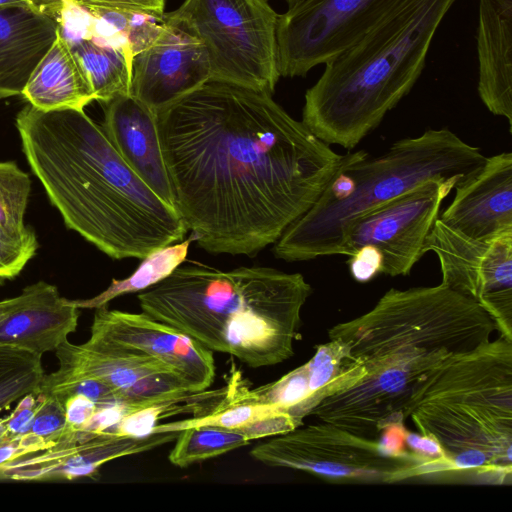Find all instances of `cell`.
Here are the masks:
<instances>
[{
	"label": "cell",
	"instance_id": "6da1fadb",
	"mask_svg": "<svg viewBox=\"0 0 512 512\" xmlns=\"http://www.w3.org/2000/svg\"><path fill=\"white\" fill-rule=\"evenodd\" d=\"M175 207L210 253L254 256L344 160L272 95L210 80L157 114Z\"/></svg>",
	"mask_w": 512,
	"mask_h": 512
},
{
	"label": "cell",
	"instance_id": "7a4b0ae2",
	"mask_svg": "<svg viewBox=\"0 0 512 512\" xmlns=\"http://www.w3.org/2000/svg\"><path fill=\"white\" fill-rule=\"evenodd\" d=\"M495 330L478 303L441 283L391 288L368 312L328 330L366 374L310 416L378 440L388 427L404 425L410 395L429 371L488 342Z\"/></svg>",
	"mask_w": 512,
	"mask_h": 512
},
{
	"label": "cell",
	"instance_id": "3957f363",
	"mask_svg": "<svg viewBox=\"0 0 512 512\" xmlns=\"http://www.w3.org/2000/svg\"><path fill=\"white\" fill-rule=\"evenodd\" d=\"M22 150L65 225L114 259H142L188 227L122 159L84 110L16 115Z\"/></svg>",
	"mask_w": 512,
	"mask_h": 512
},
{
	"label": "cell",
	"instance_id": "277c9868",
	"mask_svg": "<svg viewBox=\"0 0 512 512\" xmlns=\"http://www.w3.org/2000/svg\"><path fill=\"white\" fill-rule=\"evenodd\" d=\"M311 294L300 273L260 266L222 271L192 262L137 298L143 313L206 349L261 368L294 355Z\"/></svg>",
	"mask_w": 512,
	"mask_h": 512
},
{
	"label": "cell",
	"instance_id": "5b68a950",
	"mask_svg": "<svg viewBox=\"0 0 512 512\" xmlns=\"http://www.w3.org/2000/svg\"><path fill=\"white\" fill-rule=\"evenodd\" d=\"M457 0H406L325 64L305 93L302 122L328 145L354 149L413 88Z\"/></svg>",
	"mask_w": 512,
	"mask_h": 512
},
{
	"label": "cell",
	"instance_id": "8992f818",
	"mask_svg": "<svg viewBox=\"0 0 512 512\" xmlns=\"http://www.w3.org/2000/svg\"><path fill=\"white\" fill-rule=\"evenodd\" d=\"M452 471L512 473V342L499 336L429 371L404 410Z\"/></svg>",
	"mask_w": 512,
	"mask_h": 512
},
{
	"label": "cell",
	"instance_id": "52a82bcc",
	"mask_svg": "<svg viewBox=\"0 0 512 512\" xmlns=\"http://www.w3.org/2000/svg\"><path fill=\"white\" fill-rule=\"evenodd\" d=\"M486 158L448 128L397 140L376 157L348 152L315 203L275 242L274 255L289 262L341 255L355 219L427 181L460 182Z\"/></svg>",
	"mask_w": 512,
	"mask_h": 512
},
{
	"label": "cell",
	"instance_id": "ba28073f",
	"mask_svg": "<svg viewBox=\"0 0 512 512\" xmlns=\"http://www.w3.org/2000/svg\"><path fill=\"white\" fill-rule=\"evenodd\" d=\"M278 16L268 0H184L164 19L204 45L211 80L272 95L281 77Z\"/></svg>",
	"mask_w": 512,
	"mask_h": 512
},
{
	"label": "cell",
	"instance_id": "9c48e42d",
	"mask_svg": "<svg viewBox=\"0 0 512 512\" xmlns=\"http://www.w3.org/2000/svg\"><path fill=\"white\" fill-rule=\"evenodd\" d=\"M250 455L267 466L299 470L333 484H387L434 472L418 456H394L379 440L322 421L272 436Z\"/></svg>",
	"mask_w": 512,
	"mask_h": 512
},
{
	"label": "cell",
	"instance_id": "30bf717a",
	"mask_svg": "<svg viewBox=\"0 0 512 512\" xmlns=\"http://www.w3.org/2000/svg\"><path fill=\"white\" fill-rule=\"evenodd\" d=\"M406 0H304L279 14L280 76L305 77L358 43Z\"/></svg>",
	"mask_w": 512,
	"mask_h": 512
},
{
	"label": "cell",
	"instance_id": "8fae6325",
	"mask_svg": "<svg viewBox=\"0 0 512 512\" xmlns=\"http://www.w3.org/2000/svg\"><path fill=\"white\" fill-rule=\"evenodd\" d=\"M428 251L439 260L441 284L478 303L512 342V233L478 240L437 218L425 240Z\"/></svg>",
	"mask_w": 512,
	"mask_h": 512
},
{
	"label": "cell",
	"instance_id": "7c38bea8",
	"mask_svg": "<svg viewBox=\"0 0 512 512\" xmlns=\"http://www.w3.org/2000/svg\"><path fill=\"white\" fill-rule=\"evenodd\" d=\"M458 180H430L351 222L344 233L341 255L350 256L364 245L383 257L382 273L407 276L425 254L424 244L441 204Z\"/></svg>",
	"mask_w": 512,
	"mask_h": 512
},
{
	"label": "cell",
	"instance_id": "4fadbf2b",
	"mask_svg": "<svg viewBox=\"0 0 512 512\" xmlns=\"http://www.w3.org/2000/svg\"><path fill=\"white\" fill-rule=\"evenodd\" d=\"M59 369L44 375L48 382L95 379L110 387L120 401L143 405L166 396L191 392L165 363L144 353L89 338L75 345L66 340L56 350Z\"/></svg>",
	"mask_w": 512,
	"mask_h": 512
},
{
	"label": "cell",
	"instance_id": "5bb4252c",
	"mask_svg": "<svg viewBox=\"0 0 512 512\" xmlns=\"http://www.w3.org/2000/svg\"><path fill=\"white\" fill-rule=\"evenodd\" d=\"M91 338L147 354L167 364L189 391H204L215 378L212 351L147 314L96 308Z\"/></svg>",
	"mask_w": 512,
	"mask_h": 512
},
{
	"label": "cell",
	"instance_id": "9a60e30c",
	"mask_svg": "<svg viewBox=\"0 0 512 512\" xmlns=\"http://www.w3.org/2000/svg\"><path fill=\"white\" fill-rule=\"evenodd\" d=\"M210 80L204 45L164 19L153 43L133 57L130 94L158 114Z\"/></svg>",
	"mask_w": 512,
	"mask_h": 512
},
{
	"label": "cell",
	"instance_id": "2e32d148",
	"mask_svg": "<svg viewBox=\"0 0 512 512\" xmlns=\"http://www.w3.org/2000/svg\"><path fill=\"white\" fill-rule=\"evenodd\" d=\"M179 432L154 433L143 437L111 432H79L70 440L0 466L1 480H72L92 476L108 461L141 453L176 439Z\"/></svg>",
	"mask_w": 512,
	"mask_h": 512
},
{
	"label": "cell",
	"instance_id": "e0dca14e",
	"mask_svg": "<svg viewBox=\"0 0 512 512\" xmlns=\"http://www.w3.org/2000/svg\"><path fill=\"white\" fill-rule=\"evenodd\" d=\"M451 203L439 219L478 240L512 233V153L487 157L484 164L454 187Z\"/></svg>",
	"mask_w": 512,
	"mask_h": 512
},
{
	"label": "cell",
	"instance_id": "ac0fdd59",
	"mask_svg": "<svg viewBox=\"0 0 512 512\" xmlns=\"http://www.w3.org/2000/svg\"><path fill=\"white\" fill-rule=\"evenodd\" d=\"M79 308L52 284L28 285L18 296L0 301V347L39 356L55 351L76 330Z\"/></svg>",
	"mask_w": 512,
	"mask_h": 512
},
{
	"label": "cell",
	"instance_id": "d6986e66",
	"mask_svg": "<svg viewBox=\"0 0 512 512\" xmlns=\"http://www.w3.org/2000/svg\"><path fill=\"white\" fill-rule=\"evenodd\" d=\"M102 128L126 164L161 199L175 206L157 114L131 94L121 95L105 103Z\"/></svg>",
	"mask_w": 512,
	"mask_h": 512
},
{
	"label": "cell",
	"instance_id": "ffe728a7",
	"mask_svg": "<svg viewBox=\"0 0 512 512\" xmlns=\"http://www.w3.org/2000/svg\"><path fill=\"white\" fill-rule=\"evenodd\" d=\"M479 97L512 131V0H479L476 32Z\"/></svg>",
	"mask_w": 512,
	"mask_h": 512
},
{
	"label": "cell",
	"instance_id": "44dd1931",
	"mask_svg": "<svg viewBox=\"0 0 512 512\" xmlns=\"http://www.w3.org/2000/svg\"><path fill=\"white\" fill-rule=\"evenodd\" d=\"M75 39L98 36L122 46L129 57L146 49L164 26L166 0H72Z\"/></svg>",
	"mask_w": 512,
	"mask_h": 512
},
{
	"label": "cell",
	"instance_id": "7402d4cb",
	"mask_svg": "<svg viewBox=\"0 0 512 512\" xmlns=\"http://www.w3.org/2000/svg\"><path fill=\"white\" fill-rule=\"evenodd\" d=\"M59 24L24 7H0V97L21 95L56 38Z\"/></svg>",
	"mask_w": 512,
	"mask_h": 512
},
{
	"label": "cell",
	"instance_id": "603a6c76",
	"mask_svg": "<svg viewBox=\"0 0 512 512\" xmlns=\"http://www.w3.org/2000/svg\"><path fill=\"white\" fill-rule=\"evenodd\" d=\"M21 95L28 104L44 112L84 110L96 100L82 64L60 29Z\"/></svg>",
	"mask_w": 512,
	"mask_h": 512
},
{
	"label": "cell",
	"instance_id": "cb8c5ba5",
	"mask_svg": "<svg viewBox=\"0 0 512 512\" xmlns=\"http://www.w3.org/2000/svg\"><path fill=\"white\" fill-rule=\"evenodd\" d=\"M217 426L238 431L250 441L272 437L297 428L289 414L276 406L241 399L231 383L228 398L212 412L170 423L157 424L154 433L180 432L194 426Z\"/></svg>",
	"mask_w": 512,
	"mask_h": 512
},
{
	"label": "cell",
	"instance_id": "d4e9b609",
	"mask_svg": "<svg viewBox=\"0 0 512 512\" xmlns=\"http://www.w3.org/2000/svg\"><path fill=\"white\" fill-rule=\"evenodd\" d=\"M68 42L83 66L97 101L105 104L130 94L132 60L122 46L98 36Z\"/></svg>",
	"mask_w": 512,
	"mask_h": 512
},
{
	"label": "cell",
	"instance_id": "484cf974",
	"mask_svg": "<svg viewBox=\"0 0 512 512\" xmlns=\"http://www.w3.org/2000/svg\"><path fill=\"white\" fill-rule=\"evenodd\" d=\"M305 364L310 391L317 405L353 387L366 374L365 368L336 339L316 345L314 355Z\"/></svg>",
	"mask_w": 512,
	"mask_h": 512
},
{
	"label": "cell",
	"instance_id": "4316f807",
	"mask_svg": "<svg viewBox=\"0 0 512 512\" xmlns=\"http://www.w3.org/2000/svg\"><path fill=\"white\" fill-rule=\"evenodd\" d=\"M194 235L187 240L156 249L142 258L137 269L127 278L113 279L111 285L98 296L86 301H76L79 307L107 305L112 299L129 293L144 291L167 278L185 260Z\"/></svg>",
	"mask_w": 512,
	"mask_h": 512
},
{
	"label": "cell",
	"instance_id": "83f0119b",
	"mask_svg": "<svg viewBox=\"0 0 512 512\" xmlns=\"http://www.w3.org/2000/svg\"><path fill=\"white\" fill-rule=\"evenodd\" d=\"M235 392L243 400L269 404L286 412L294 420L297 427L310 416L317 406L308 380L306 364L288 372L277 381L248 389L245 385L235 381Z\"/></svg>",
	"mask_w": 512,
	"mask_h": 512
},
{
	"label": "cell",
	"instance_id": "f1b7e54d",
	"mask_svg": "<svg viewBox=\"0 0 512 512\" xmlns=\"http://www.w3.org/2000/svg\"><path fill=\"white\" fill-rule=\"evenodd\" d=\"M250 440L242 433L217 427L194 426L179 432L169 453V461L177 467H187L247 445Z\"/></svg>",
	"mask_w": 512,
	"mask_h": 512
},
{
	"label": "cell",
	"instance_id": "f546056e",
	"mask_svg": "<svg viewBox=\"0 0 512 512\" xmlns=\"http://www.w3.org/2000/svg\"><path fill=\"white\" fill-rule=\"evenodd\" d=\"M41 357L0 347V413L40 389L44 378Z\"/></svg>",
	"mask_w": 512,
	"mask_h": 512
},
{
	"label": "cell",
	"instance_id": "4dcf8cb0",
	"mask_svg": "<svg viewBox=\"0 0 512 512\" xmlns=\"http://www.w3.org/2000/svg\"><path fill=\"white\" fill-rule=\"evenodd\" d=\"M30 191L27 173L15 162H0V228L18 232L27 227L24 215Z\"/></svg>",
	"mask_w": 512,
	"mask_h": 512
},
{
	"label": "cell",
	"instance_id": "1f68e13d",
	"mask_svg": "<svg viewBox=\"0 0 512 512\" xmlns=\"http://www.w3.org/2000/svg\"><path fill=\"white\" fill-rule=\"evenodd\" d=\"M37 249L38 241L30 227L18 232L0 228V281L17 276Z\"/></svg>",
	"mask_w": 512,
	"mask_h": 512
},
{
	"label": "cell",
	"instance_id": "d6a6232c",
	"mask_svg": "<svg viewBox=\"0 0 512 512\" xmlns=\"http://www.w3.org/2000/svg\"><path fill=\"white\" fill-rule=\"evenodd\" d=\"M40 402L29 432L44 441L48 448L55 445L65 427L62 404L53 395L39 389Z\"/></svg>",
	"mask_w": 512,
	"mask_h": 512
},
{
	"label": "cell",
	"instance_id": "836d02e7",
	"mask_svg": "<svg viewBox=\"0 0 512 512\" xmlns=\"http://www.w3.org/2000/svg\"><path fill=\"white\" fill-rule=\"evenodd\" d=\"M348 261L351 276L357 282L371 281L382 273L383 257L372 245H364L354 251Z\"/></svg>",
	"mask_w": 512,
	"mask_h": 512
},
{
	"label": "cell",
	"instance_id": "e575fe53",
	"mask_svg": "<svg viewBox=\"0 0 512 512\" xmlns=\"http://www.w3.org/2000/svg\"><path fill=\"white\" fill-rule=\"evenodd\" d=\"M30 9L57 23L66 4L72 0H25Z\"/></svg>",
	"mask_w": 512,
	"mask_h": 512
},
{
	"label": "cell",
	"instance_id": "d590c367",
	"mask_svg": "<svg viewBox=\"0 0 512 512\" xmlns=\"http://www.w3.org/2000/svg\"><path fill=\"white\" fill-rule=\"evenodd\" d=\"M10 6L24 7V8L30 9V7L28 6V4L26 3L25 0H0V7H10Z\"/></svg>",
	"mask_w": 512,
	"mask_h": 512
},
{
	"label": "cell",
	"instance_id": "8d00e7d4",
	"mask_svg": "<svg viewBox=\"0 0 512 512\" xmlns=\"http://www.w3.org/2000/svg\"><path fill=\"white\" fill-rule=\"evenodd\" d=\"M269 1V0H268ZM287 5H288V8H291L297 4H299L300 2L304 1V0H284Z\"/></svg>",
	"mask_w": 512,
	"mask_h": 512
},
{
	"label": "cell",
	"instance_id": "74e56055",
	"mask_svg": "<svg viewBox=\"0 0 512 512\" xmlns=\"http://www.w3.org/2000/svg\"><path fill=\"white\" fill-rule=\"evenodd\" d=\"M0 99H2V98L0 97Z\"/></svg>",
	"mask_w": 512,
	"mask_h": 512
}]
</instances>
